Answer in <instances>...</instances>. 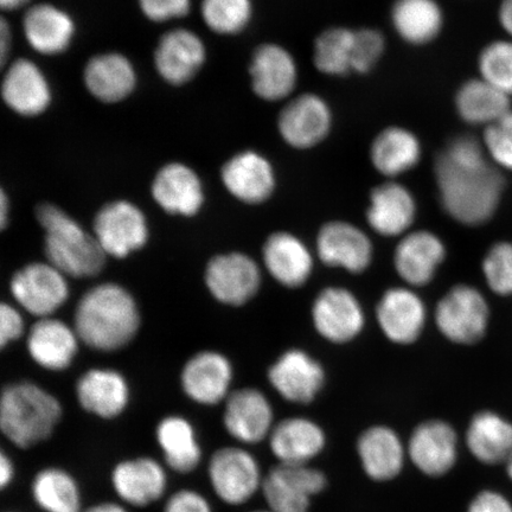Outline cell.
I'll return each mask as SVG.
<instances>
[{
	"label": "cell",
	"mask_w": 512,
	"mask_h": 512,
	"mask_svg": "<svg viewBox=\"0 0 512 512\" xmlns=\"http://www.w3.org/2000/svg\"><path fill=\"white\" fill-rule=\"evenodd\" d=\"M251 0H203L202 16L208 27L221 35H235L251 22Z\"/></svg>",
	"instance_id": "cell-41"
},
{
	"label": "cell",
	"mask_w": 512,
	"mask_h": 512,
	"mask_svg": "<svg viewBox=\"0 0 512 512\" xmlns=\"http://www.w3.org/2000/svg\"><path fill=\"white\" fill-rule=\"evenodd\" d=\"M434 174L441 206L452 219L479 226L496 213L504 179L477 139L454 138L435 159Z\"/></svg>",
	"instance_id": "cell-1"
},
{
	"label": "cell",
	"mask_w": 512,
	"mask_h": 512,
	"mask_svg": "<svg viewBox=\"0 0 512 512\" xmlns=\"http://www.w3.org/2000/svg\"><path fill=\"white\" fill-rule=\"evenodd\" d=\"M466 443L480 463H507L512 456V424L494 412H480L467 428Z\"/></svg>",
	"instance_id": "cell-36"
},
{
	"label": "cell",
	"mask_w": 512,
	"mask_h": 512,
	"mask_svg": "<svg viewBox=\"0 0 512 512\" xmlns=\"http://www.w3.org/2000/svg\"><path fill=\"white\" fill-rule=\"evenodd\" d=\"M408 456L424 475L445 476L457 463V433L444 421H426L415 428L409 440Z\"/></svg>",
	"instance_id": "cell-14"
},
{
	"label": "cell",
	"mask_w": 512,
	"mask_h": 512,
	"mask_svg": "<svg viewBox=\"0 0 512 512\" xmlns=\"http://www.w3.org/2000/svg\"><path fill=\"white\" fill-rule=\"evenodd\" d=\"M275 390L287 401L309 403L324 384V370L302 350L285 352L268 373Z\"/></svg>",
	"instance_id": "cell-20"
},
{
	"label": "cell",
	"mask_w": 512,
	"mask_h": 512,
	"mask_svg": "<svg viewBox=\"0 0 512 512\" xmlns=\"http://www.w3.org/2000/svg\"><path fill=\"white\" fill-rule=\"evenodd\" d=\"M24 332V320L14 306L3 303L0 306V345L5 348L16 341Z\"/></svg>",
	"instance_id": "cell-48"
},
{
	"label": "cell",
	"mask_w": 512,
	"mask_h": 512,
	"mask_svg": "<svg viewBox=\"0 0 512 512\" xmlns=\"http://www.w3.org/2000/svg\"><path fill=\"white\" fill-rule=\"evenodd\" d=\"M23 24L30 46L43 55L61 54L73 40V19L53 5L32 6L25 14Z\"/></svg>",
	"instance_id": "cell-34"
},
{
	"label": "cell",
	"mask_w": 512,
	"mask_h": 512,
	"mask_svg": "<svg viewBox=\"0 0 512 512\" xmlns=\"http://www.w3.org/2000/svg\"><path fill=\"white\" fill-rule=\"evenodd\" d=\"M29 0H0V6L4 10H16L22 8L23 5L27 4Z\"/></svg>",
	"instance_id": "cell-55"
},
{
	"label": "cell",
	"mask_w": 512,
	"mask_h": 512,
	"mask_svg": "<svg viewBox=\"0 0 512 512\" xmlns=\"http://www.w3.org/2000/svg\"><path fill=\"white\" fill-rule=\"evenodd\" d=\"M94 236L106 255L123 259L146 245L149 227L142 210L131 202L115 201L96 214Z\"/></svg>",
	"instance_id": "cell-9"
},
{
	"label": "cell",
	"mask_w": 512,
	"mask_h": 512,
	"mask_svg": "<svg viewBox=\"0 0 512 512\" xmlns=\"http://www.w3.org/2000/svg\"><path fill=\"white\" fill-rule=\"evenodd\" d=\"M384 49H386V40L380 31L375 29L356 30L352 72L369 73L380 61Z\"/></svg>",
	"instance_id": "cell-45"
},
{
	"label": "cell",
	"mask_w": 512,
	"mask_h": 512,
	"mask_svg": "<svg viewBox=\"0 0 512 512\" xmlns=\"http://www.w3.org/2000/svg\"><path fill=\"white\" fill-rule=\"evenodd\" d=\"M9 208L8 197H6L5 192L2 190V195H0V226H2V229H5L6 224H8Z\"/></svg>",
	"instance_id": "cell-54"
},
{
	"label": "cell",
	"mask_w": 512,
	"mask_h": 512,
	"mask_svg": "<svg viewBox=\"0 0 512 512\" xmlns=\"http://www.w3.org/2000/svg\"><path fill=\"white\" fill-rule=\"evenodd\" d=\"M438 328L453 343L475 344L489 324V307L482 293L469 285L454 286L435 310Z\"/></svg>",
	"instance_id": "cell-6"
},
{
	"label": "cell",
	"mask_w": 512,
	"mask_h": 512,
	"mask_svg": "<svg viewBox=\"0 0 512 512\" xmlns=\"http://www.w3.org/2000/svg\"><path fill=\"white\" fill-rule=\"evenodd\" d=\"M480 76L499 91L512 96V41H496L479 55Z\"/></svg>",
	"instance_id": "cell-42"
},
{
	"label": "cell",
	"mask_w": 512,
	"mask_h": 512,
	"mask_svg": "<svg viewBox=\"0 0 512 512\" xmlns=\"http://www.w3.org/2000/svg\"><path fill=\"white\" fill-rule=\"evenodd\" d=\"M392 23L403 41L425 46L443 30L444 14L437 0H396Z\"/></svg>",
	"instance_id": "cell-37"
},
{
	"label": "cell",
	"mask_w": 512,
	"mask_h": 512,
	"mask_svg": "<svg viewBox=\"0 0 512 512\" xmlns=\"http://www.w3.org/2000/svg\"><path fill=\"white\" fill-rule=\"evenodd\" d=\"M249 512H272L271 510H254V511H249Z\"/></svg>",
	"instance_id": "cell-57"
},
{
	"label": "cell",
	"mask_w": 512,
	"mask_h": 512,
	"mask_svg": "<svg viewBox=\"0 0 512 512\" xmlns=\"http://www.w3.org/2000/svg\"><path fill=\"white\" fill-rule=\"evenodd\" d=\"M6 512H18V511H6Z\"/></svg>",
	"instance_id": "cell-58"
},
{
	"label": "cell",
	"mask_w": 512,
	"mask_h": 512,
	"mask_svg": "<svg viewBox=\"0 0 512 512\" xmlns=\"http://www.w3.org/2000/svg\"><path fill=\"white\" fill-rule=\"evenodd\" d=\"M36 216L46 233L44 251L49 264L73 278L94 277L102 271L107 255L94 235L54 204H41Z\"/></svg>",
	"instance_id": "cell-4"
},
{
	"label": "cell",
	"mask_w": 512,
	"mask_h": 512,
	"mask_svg": "<svg viewBox=\"0 0 512 512\" xmlns=\"http://www.w3.org/2000/svg\"><path fill=\"white\" fill-rule=\"evenodd\" d=\"M164 465L178 475H190L201 465L203 451L194 426L179 415L166 416L156 428Z\"/></svg>",
	"instance_id": "cell-30"
},
{
	"label": "cell",
	"mask_w": 512,
	"mask_h": 512,
	"mask_svg": "<svg viewBox=\"0 0 512 512\" xmlns=\"http://www.w3.org/2000/svg\"><path fill=\"white\" fill-rule=\"evenodd\" d=\"M262 256L268 272L281 285L296 288L303 286L310 278L311 253L292 234L280 232L271 235L265 243Z\"/></svg>",
	"instance_id": "cell-32"
},
{
	"label": "cell",
	"mask_w": 512,
	"mask_h": 512,
	"mask_svg": "<svg viewBox=\"0 0 512 512\" xmlns=\"http://www.w3.org/2000/svg\"><path fill=\"white\" fill-rule=\"evenodd\" d=\"M467 512H512V504L499 492L484 490L472 499Z\"/></svg>",
	"instance_id": "cell-49"
},
{
	"label": "cell",
	"mask_w": 512,
	"mask_h": 512,
	"mask_svg": "<svg viewBox=\"0 0 512 512\" xmlns=\"http://www.w3.org/2000/svg\"><path fill=\"white\" fill-rule=\"evenodd\" d=\"M223 426L236 441L254 445L270 438L273 431V409L258 389L243 388L230 394L223 413Z\"/></svg>",
	"instance_id": "cell-13"
},
{
	"label": "cell",
	"mask_w": 512,
	"mask_h": 512,
	"mask_svg": "<svg viewBox=\"0 0 512 512\" xmlns=\"http://www.w3.org/2000/svg\"><path fill=\"white\" fill-rule=\"evenodd\" d=\"M140 8L150 21L163 23L187 16L190 0H139Z\"/></svg>",
	"instance_id": "cell-46"
},
{
	"label": "cell",
	"mask_w": 512,
	"mask_h": 512,
	"mask_svg": "<svg viewBox=\"0 0 512 512\" xmlns=\"http://www.w3.org/2000/svg\"><path fill=\"white\" fill-rule=\"evenodd\" d=\"M355 31L331 28L320 34L313 51V62L320 73L344 76L352 72Z\"/></svg>",
	"instance_id": "cell-40"
},
{
	"label": "cell",
	"mask_w": 512,
	"mask_h": 512,
	"mask_svg": "<svg viewBox=\"0 0 512 512\" xmlns=\"http://www.w3.org/2000/svg\"><path fill=\"white\" fill-rule=\"evenodd\" d=\"M222 181L230 194L247 204L267 201L275 188L273 166L254 151L241 152L229 159L222 169Z\"/></svg>",
	"instance_id": "cell-21"
},
{
	"label": "cell",
	"mask_w": 512,
	"mask_h": 512,
	"mask_svg": "<svg viewBox=\"0 0 512 512\" xmlns=\"http://www.w3.org/2000/svg\"><path fill=\"white\" fill-rule=\"evenodd\" d=\"M62 415L60 401L35 383H12L3 390L0 430L12 445L22 450L47 441Z\"/></svg>",
	"instance_id": "cell-3"
},
{
	"label": "cell",
	"mask_w": 512,
	"mask_h": 512,
	"mask_svg": "<svg viewBox=\"0 0 512 512\" xmlns=\"http://www.w3.org/2000/svg\"><path fill=\"white\" fill-rule=\"evenodd\" d=\"M204 278L215 299L232 306L249 302L261 285L259 266L242 253L216 255L208 262Z\"/></svg>",
	"instance_id": "cell-12"
},
{
	"label": "cell",
	"mask_w": 512,
	"mask_h": 512,
	"mask_svg": "<svg viewBox=\"0 0 512 512\" xmlns=\"http://www.w3.org/2000/svg\"><path fill=\"white\" fill-rule=\"evenodd\" d=\"M85 82L96 99L113 104L133 92L137 75L125 56L111 53L95 56L87 63Z\"/></svg>",
	"instance_id": "cell-35"
},
{
	"label": "cell",
	"mask_w": 512,
	"mask_h": 512,
	"mask_svg": "<svg viewBox=\"0 0 512 512\" xmlns=\"http://www.w3.org/2000/svg\"><path fill=\"white\" fill-rule=\"evenodd\" d=\"M326 484L324 473L310 465L278 464L265 476L261 492L272 512H309L311 498Z\"/></svg>",
	"instance_id": "cell-7"
},
{
	"label": "cell",
	"mask_w": 512,
	"mask_h": 512,
	"mask_svg": "<svg viewBox=\"0 0 512 512\" xmlns=\"http://www.w3.org/2000/svg\"><path fill=\"white\" fill-rule=\"evenodd\" d=\"M249 72L255 94L266 101L288 98L298 82L296 60L278 44H264L256 49Z\"/></svg>",
	"instance_id": "cell-17"
},
{
	"label": "cell",
	"mask_w": 512,
	"mask_h": 512,
	"mask_svg": "<svg viewBox=\"0 0 512 512\" xmlns=\"http://www.w3.org/2000/svg\"><path fill=\"white\" fill-rule=\"evenodd\" d=\"M358 457L367 476L376 482L398 477L405 466L406 451L398 434L386 426L363 432L357 443Z\"/></svg>",
	"instance_id": "cell-28"
},
{
	"label": "cell",
	"mask_w": 512,
	"mask_h": 512,
	"mask_svg": "<svg viewBox=\"0 0 512 512\" xmlns=\"http://www.w3.org/2000/svg\"><path fill=\"white\" fill-rule=\"evenodd\" d=\"M415 214L414 197L403 185L388 182L371 192L367 220L376 233L383 236L405 233L412 226Z\"/></svg>",
	"instance_id": "cell-31"
},
{
	"label": "cell",
	"mask_w": 512,
	"mask_h": 512,
	"mask_svg": "<svg viewBox=\"0 0 512 512\" xmlns=\"http://www.w3.org/2000/svg\"><path fill=\"white\" fill-rule=\"evenodd\" d=\"M510 96L482 78L464 83L456 95V108L465 123L488 127L511 111Z\"/></svg>",
	"instance_id": "cell-39"
},
{
	"label": "cell",
	"mask_w": 512,
	"mask_h": 512,
	"mask_svg": "<svg viewBox=\"0 0 512 512\" xmlns=\"http://www.w3.org/2000/svg\"><path fill=\"white\" fill-rule=\"evenodd\" d=\"M60 270L49 262L24 266L11 279V293L30 315L48 318L67 302L69 286Z\"/></svg>",
	"instance_id": "cell-8"
},
{
	"label": "cell",
	"mask_w": 512,
	"mask_h": 512,
	"mask_svg": "<svg viewBox=\"0 0 512 512\" xmlns=\"http://www.w3.org/2000/svg\"><path fill=\"white\" fill-rule=\"evenodd\" d=\"M163 512H214V509L202 492L181 489L166 499Z\"/></svg>",
	"instance_id": "cell-47"
},
{
	"label": "cell",
	"mask_w": 512,
	"mask_h": 512,
	"mask_svg": "<svg viewBox=\"0 0 512 512\" xmlns=\"http://www.w3.org/2000/svg\"><path fill=\"white\" fill-rule=\"evenodd\" d=\"M445 259L444 243L430 232H415L399 243L394 255L396 271L407 284L424 286Z\"/></svg>",
	"instance_id": "cell-29"
},
{
	"label": "cell",
	"mask_w": 512,
	"mask_h": 512,
	"mask_svg": "<svg viewBox=\"0 0 512 512\" xmlns=\"http://www.w3.org/2000/svg\"><path fill=\"white\" fill-rule=\"evenodd\" d=\"M76 395L83 411L110 420L125 412L130 389L123 375L110 369H92L76 384Z\"/></svg>",
	"instance_id": "cell-24"
},
{
	"label": "cell",
	"mask_w": 512,
	"mask_h": 512,
	"mask_svg": "<svg viewBox=\"0 0 512 512\" xmlns=\"http://www.w3.org/2000/svg\"><path fill=\"white\" fill-rule=\"evenodd\" d=\"M80 338L75 329L53 317L41 318L32 326L28 337L29 354L38 366L61 371L73 363Z\"/></svg>",
	"instance_id": "cell-25"
},
{
	"label": "cell",
	"mask_w": 512,
	"mask_h": 512,
	"mask_svg": "<svg viewBox=\"0 0 512 512\" xmlns=\"http://www.w3.org/2000/svg\"><path fill=\"white\" fill-rule=\"evenodd\" d=\"M232 380V364L227 357L215 351L198 352L182 371L185 394L203 406H214L227 400Z\"/></svg>",
	"instance_id": "cell-16"
},
{
	"label": "cell",
	"mask_w": 512,
	"mask_h": 512,
	"mask_svg": "<svg viewBox=\"0 0 512 512\" xmlns=\"http://www.w3.org/2000/svg\"><path fill=\"white\" fill-rule=\"evenodd\" d=\"M483 145L492 163L512 170V110L485 127Z\"/></svg>",
	"instance_id": "cell-44"
},
{
	"label": "cell",
	"mask_w": 512,
	"mask_h": 512,
	"mask_svg": "<svg viewBox=\"0 0 512 512\" xmlns=\"http://www.w3.org/2000/svg\"><path fill=\"white\" fill-rule=\"evenodd\" d=\"M111 484L126 507L147 508L168 491V467L151 457L124 459L113 466Z\"/></svg>",
	"instance_id": "cell-10"
},
{
	"label": "cell",
	"mask_w": 512,
	"mask_h": 512,
	"mask_svg": "<svg viewBox=\"0 0 512 512\" xmlns=\"http://www.w3.org/2000/svg\"><path fill=\"white\" fill-rule=\"evenodd\" d=\"M422 147L418 137L407 128H386L374 139L370 159L374 168L386 177H398L420 163Z\"/></svg>",
	"instance_id": "cell-33"
},
{
	"label": "cell",
	"mask_w": 512,
	"mask_h": 512,
	"mask_svg": "<svg viewBox=\"0 0 512 512\" xmlns=\"http://www.w3.org/2000/svg\"><path fill=\"white\" fill-rule=\"evenodd\" d=\"M319 259L331 267L361 273L370 265L373 246L368 236L347 222H330L317 239Z\"/></svg>",
	"instance_id": "cell-18"
},
{
	"label": "cell",
	"mask_w": 512,
	"mask_h": 512,
	"mask_svg": "<svg viewBox=\"0 0 512 512\" xmlns=\"http://www.w3.org/2000/svg\"><path fill=\"white\" fill-rule=\"evenodd\" d=\"M483 271L489 287L499 296L512 294V243L499 242L492 246L483 262Z\"/></svg>",
	"instance_id": "cell-43"
},
{
	"label": "cell",
	"mask_w": 512,
	"mask_h": 512,
	"mask_svg": "<svg viewBox=\"0 0 512 512\" xmlns=\"http://www.w3.org/2000/svg\"><path fill=\"white\" fill-rule=\"evenodd\" d=\"M2 95L12 111L25 117L42 114L51 100L46 76L34 62L25 59L9 67L3 79Z\"/></svg>",
	"instance_id": "cell-26"
},
{
	"label": "cell",
	"mask_w": 512,
	"mask_h": 512,
	"mask_svg": "<svg viewBox=\"0 0 512 512\" xmlns=\"http://www.w3.org/2000/svg\"><path fill=\"white\" fill-rule=\"evenodd\" d=\"M206 47L194 32L177 29L160 38L155 63L158 73L171 85L181 86L200 72Z\"/></svg>",
	"instance_id": "cell-19"
},
{
	"label": "cell",
	"mask_w": 512,
	"mask_h": 512,
	"mask_svg": "<svg viewBox=\"0 0 512 512\" xmlns=\"http://www.w3.org/2000/svg\"><path fill=\"white\" fill-rule=\"evenodd\" d=\"M11 42V35L8 23L5 19H2V25H0V57H2V64L4 66L6 57H8L9 48Z\"/></svg>",
	"instance_id": "cell-53"
},
{
	"label": "cell",
	"mask_w": 512,
	"mask_h": 512,
	"mask_svg": "<svg viewBox=\"0 0 512 512\" xmlns=\"http://www.w3.org/2000/svg\"><path fill=\"white\" fill-rule=\"evenodd\" d=\"M31 497L43 512H83L78 480L59 466L38 471L31 482Z\"/></svg>",
	"instance_id": "cell-38"
},
{
	"label": "cell",
	"mask_w": 512,
	"mask_h": 512,
	"mask_svg": "<svg viewBox=\"0 0 512 512\" xmlns=\"http://www.w3.org/2000/svg\"><path fill=\"white\" fill-rule=\"evenodd\" d=\"M499 23L512 37V0H502L498 11Z\"/></svg>",
	"instance_id": "cell-51"
},
{
	"label": "cell",
	"mask_w": 512,
	"mask_h": 512,
	"mask_svg": "<svg viewBox=\"0 0 512 512\" xmlns=\"http://www.w3.org/2000/svg\"><path fill=\"white\" fill-rule=\"evenodd\" d=\"M313 323L320 335L330 342L345 343L363 329L362 306L351 292L344 288H326L315 300Z\"/></svg>",
	"instance_id": "cell-15"
},
{
	"label": "cell",
	"mask_w": 512,
	"mask_h": 512,
	"mask_svg": "<svg viewBox=\"0 0 512 512\" xmlns=\"http://www.w3.org/2000/svg\"><path fill=\"white\" fill-rule=\"evenodd\" d=\"M505 464H507L508 476L512 480V456L509 458L508 462Z\"/></svg>",
	"instance_id": "cell-56"
},
{
	"label": "cell",
	"mask_w": 512,
	"mask_h": 512,
	"mask_svg": "<svg viewBox=\"0 0 512 512\" xmlns=\"http://www.w3.org/2000/svg\"><path fill=\"white\" fill-rule=\"evenodd\" d=\"M83 512H130V510L121 502H100L91 505V507L83 510Z\"/></svg>",
	"instance_id": "cell-52"
},
{
	"label": "cell",
	"mask_w": 512,
	"mask_h": 512,
	"mask_svg": "<svg viewBox=\"0 0 512 512\" xmlns=\"http://www.w3.org/2000/svg\"><path fill=\"white\" fill-rule=\"evenodd\" d=\"M331 126L328 102L313 93L299 95L288 102L278 119L281 138L297 150H309L323 143Z\"/></svg>",
	"instance_id": "cell-11"
},
{
	"label": "cell",
	"mask_w": 512,
	"mask_h": 512,
	"mask_svg": "<svg viewBox=\"0 0 512 512\" xmlns=\"http://www.w3.org/2000/svg\"><path fill=\"white\" fill-rule=\"evenodd\" d=\"M140 315L136 300L118 284L106 283L83 294L75 310L74 329L89 348L115 351L138 334Z\"/></svg>",
	"instance_id": "cell-2"
},
{
	"label": "cell",
	"mask_w": 512,
	"mask_h": 512,
	"mask_svg": "<svg viewBox=\"0 0 512 512\" xmlns=\"http://www.w3.org/2000/svg\"><path fill=\"white\" fill-rule=\"evenodd\" d=\"M152 195L159 207L171 215L194 216L204 202L201 179L181 163H171L159 170Z\"/></svg>",
	"instance_id": "cell-23"
},
{
	"label": "cell",
	"mask_w": 512,
	"mask_h": 512,
	"mask_svg": "<svg viewBox=\"0 0 512 512\" xmlns=\"http://www.w3.org/2000/svg\"><path fill=\"white\" fill-rule=\"evenodd\" d=\"M16 478V466L14 460L4 451L0 453V489L10 488Z\"/></svg>",
	"instance_id": "cell-50"
},
{
	"label": "cell",
	"mask_w": 512,
	"mask_h": 512,
	"mask_svg": "<svg viewBox=\"0 0 512 512\" xmlns=\"http://www.w3.org/2000/svg\"><path fill=\"white\" fill-rule=\"evenodd\" d=\"M383 334L398 344L413 343L424 329L426 311L422 300L407 288L383 294L376 310Z\"/></svg>",
	"instance_id": "cell-22"
},
{
	"label": "cell",
	"mask_w": 512,
	"mask_h": 512,
	"mask_svg": "<svg viewBox=\"0 0 512 512\" xmlns=\"http://www.w3.org/2000/svg\"><path fill=\"white\" fill-rule=\"evenodd\" d=\"M270 447L279 464L309 465L324 450L325 433L305 418H291L275 425L270 434Z\"/></svg>",
	"instance_id": "cell-27"
},
{
	"label": "cell",
	"mask_w": 512,
	"mask_h": 512,
	"mask_svg": "<svg viewBox=\"0 0 512 512\" xmlns=\"http://www.w3.org/2000/svg\"><path fill=\"white\" fill-rule=\"evenodd\" d=\"M208 479L215 496L230 507L246 504L261 491L264 476L258 460L240 446L221 447L211 454Z\"/></svg>",
	"instance_id": "cell-5"
}]
</instances>
